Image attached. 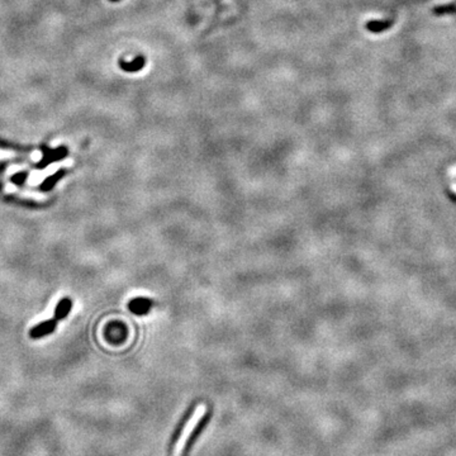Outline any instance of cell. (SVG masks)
<instances>
[{"mask_svg":"<svg viewBox=\"0 0 456 456\" xmlns=\"http://www.w3.org/2000/svg\"><path fill=\"white\" fill-rule=\"evenodd\" d=\"M57 323L58 321L56 320L55 317H53L52 320L43 321V322L36 325L31 331H29V337L34 340H38L42 339V337L48 336V334H51L52 332H55L56 327H57Z\"/></svg>","mask_w":456,"mask_h":456,"instance_id":"cell-2","label":"cell"},{"mask_svg":"<svg viewBox=\"0 0 456 456\" xmlns=\"http://www.w3.org/2000/svg\"><path fill=\"white\" fill-rule=\"evenodd\" d=\"M208 422H209V414L208 413L202 414V418L198 421L196 426L194 427V430L190 432V435H189L187 441H185L184 449H183V451L180 452V456H188L189 454H190L194 444H195L196 440H198V437L201 436V433L204 431V428H206Z\"/></svg>","mask_w":456,"mask_h":456,"instance_id":"cell-1","label":"cell"},{"mask_svg":"<svg viewBox=\"0 0 456 456\" xmlns=\"http://www.w3.org/2000/svg\"><path fill=\"white\" fill-rule=\"evenodd\" d=\"M387 27H389V23H385V22L373 21L369 22V23L366 24V28H368L370 32H382L383 29L387 28Z\"/></svg>","mask_w":456,"mask_h":456,"instance_id":"cell-6","label":"cell"},{"mask_svg":"<svg viewBox=\"0 0 456 456\" xmlns=\"http://www.w3.org/2000/svg\"><path fill=\"white\" fill-rule=\"evenodd\" d=\"M146 65V58L144 56H137L133 61L127 63L125 60L120 61V66L127 72H137L142 69Z\"/></svg>","mask_w":456,"mask_h":456,"instance_id":"cell-4","label":"cell"},{"mask_svg":"<svg viewBox=\"0 0 456 456\" xmlns=\"http://www.w3.org/2000/svg\"><path fill=\"white\" fill-rule=\"evenodd\" d=\"M112 2H118V0H112Z\"/></svg>","mask_w":456,"mask_h":456,"instance_id":"cell-8","label":"cell"},{"mask_svg":"<svg viewBox=\"0 0 456 456\" xmlns=\"http://www.w3.org/2000/svg\"><path fill=\"white\" fill-rule=\"evenodd\" d=\"M64 174H65L64 170H60V171H57V172H56V174H53V175H51V176H48L47 179H46L45 182L42 183L41 190H43V191L51 190V189L55 187L56 183H57L58 180H60L61 177L64 176Z\"/></svg>","mask_w":456,"mask_h":456,"instance_id":"cell-5","label":"cell"},{"mask_svg":"<svg viewBox=\"0 0 456 456\" xmlns=\"http://www.w3.org/2000/svg\"><path fill=\"white\" fill-rule=\"evenodd\" d=\"M72 306H74V303H72V299L69 298V296H65V298L60 299L57 303V306H56V308H55L56 320L57 321L65 320V318L67 317V314L70 313V311L72 309Z\"/></svg>","mask_w":456,"mask_h":456,"instance_id":"cell-3","label":"cell"},{"mask_svg":"<svg viewBox=\"0 0 456 456\" xmlns=\"http://www.w3.org/2000/svg\"><path fill=\"white\" fill-rule=\"evenodd\" d=\"M26 177H27L26 172H19V174L14 175V176L12 177V180H13V183H14V184L19 185V184H23L24 180H26Z\"/></svg>","mask_w":456,"mask_h":456,"instance_id":"cell-7","label":"cell"}]
</instances>
